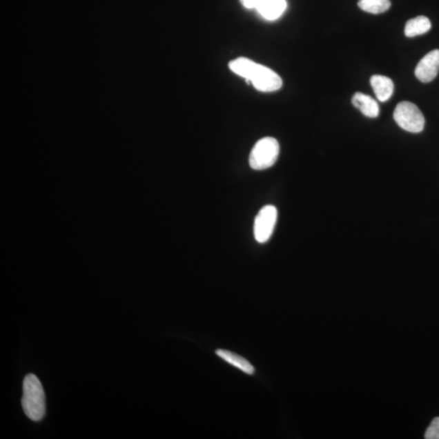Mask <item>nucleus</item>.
<instances>
[{"label":"nucleus","instance_id":"obj_1","mask_svg":"<svg viewBox=\"0 0 439 439\" xmlns=\"http://www.w3.org/2000/svg\"><path fill=\"white\" fill-rule=\"evenodd\" d=\"M231 70L240 75L263 92H273L282 88V80L275 72L251 59L240 57L228 64Z\"/></svg>","mask_w":439,"mask_h":439},{"label":"nucleus","instance_id":"obj_2","mask_svg":"<svg viewBox=\"0 0 439 439\" xmlns=\"http://www.w3.org/2000/svg\"><path fill=\"white\" fill-rule=\"evenodd\" d=\"M23 410L33 422H40L46 413L45 393L42 383L35 374H28L23 382Z\"/></svg>","mask_w":439,"mask_h":439},{"label":"nucleus","instance_id":"obj_3","mask_svg":"<svg viewBox=\"0 0 439 439\" xmlns=\"http://www.w3.org/2000/svg\"><path fill=\"white\" fill-rule=\"evenodd\" d=\"M280 146L277 139L266 137L257 142L251 150L249 164L255 170H264L273 166L277 161Z\"/></svg>","mask_w":439,"mask_h":439},{"label":"nucleus","instance_id":"obj_4","mask_svg":"<svg viewBox=\"0 0 439 439\" xmlns=\"http://www.w3.org/2000/svg\"><path fill=\"white\" fill-rule=\"evenodd\" d=\"M394 119L398 126L406 131L418 134L423 131L425 117L417 105L409 101H402L397 105L394 111Z\"/></svg>","mask_w":439,"mask_h":439},{"label":"nucleus","instance_id":"obj_5","mask_svg":"<svg viewBox=\"0 0 439 439\" xmlns=\"http://www.w3.org/2000/svg\"><path fill=\"white\" fill-rule=\"evenodd\" d=\"M277 220V210L273 205L264 206L255 218L254 236L260 244L266 242L273 235Z\"/></svg>","mask_w":439,"mask_h":439},{"label":"nucleus","instance_id":"obj_6","mask_svg":"<svg viewBox=\"0 0 439 439\" xmlns=\"http://www.w3.org/2000/svg\"><path fill=\"white\" fill-rule=\"evenodd\" d=\"M439 71V50H433L420 59L415 70V75L420 81L427 84L432 81Z\"/></svg>","mask_w":439,"mask_h":439},{"label":"nucleus","instance_id":"obj_7","mask_svg":"<svg viewBox=\"0 0 439 439\" xmlns=\"http://www.w3.org/2000/svg\"><path fill=\"white\" fill-rule=\"evenodd\" d=\"M351 102L355 108L359 109L364 116L370 118H376L378 117V104L371 96L358 92L352 97Z\"/></svg>","mask_w":439,"mask_h":439},{"label":"nucleus","instance_id":"obj_8","mask_svg":"<svg viewBox=\"0 0 439 439\" xmlns=\"http://www.w3.org/2000/svg\"><path fill=\"white\" fill-rule=\"evenodd\" d=\"M375 95L381 102H386L394 92V84L389 77L382 75H373L370 79Z\"/></svg>","mask_w":439,"mask_h":439},{"label":"nucleus","instance_id":"obj_9","mask_svg":"<svg viewBox=\"0 0 439 439\" xmlns=\"http://www.w3.org/2000/svg\"><path fill=\"white\" fill-rule=\"evenodd\" d=\"M286 7V0H264L255 10L265 19L274 21L284 13Z\"/></svg>","mask_w":439,"mask_h":439},{"label":"nucleus","instance_id":"obj_10","mask_svg":"<svg viewBox=\"0 0 439 439\" xmlns=\"http://www.w3.org/2000/svg\"><path fill=\"white\" fill-rule=\"evenodd\" d=\"M216 354L220 358L226 361L227 363L235 366V367L240 369L242 372H244L248 375H253L255 373V368L248 360L242 358L240 355L234 353V352L217 349Z\"/></svg>","mask_w":439,"mask_h":439},{"label":"nucleus","instance_id":"obj_11","mask_svg":"<svg viewBox=\"0 0 439 439\" xmlns=\"http://www.w3.org/2000/svg\"><path fill=\"white\" fill-rule=\"evenodd\" d=\"M431 29V22L425 16H419L406 23L404 34L409 38L427 33Z\"/></svg>","mask_w":439,"mask_h":439},{"label":"nucleus","instance_id":"obj_12","mask_svg":"<svg viewBox=\"0 0 439 439\" xmlns=\"http://www.w3.org/2000/svg\"><path fill=\"white\" fill-rule=\"evenodd\" d=\"M358 6L364 12L380 14L387 12L391 3L390 0H360Z\"/></svg>","mask_w":439,"mask_h":439},{"label":"nucleus","instance_id":"obj_13","mask_svg":"<svg viewBox=\"0 0 439 439\" xmlns=\"http://www.w3.org/2000/svg\"><path fill=\"white\" fill-rule=\"evenodd\" d=\"M425 438L439 439V418H436L432 420L431 425L425 433Z\"/></svg>","mask_w":439,"mask_h":439},{"label":"nucleus","instance_id":"obj_14","mask_svg":"<svg viewBox=\"0 0 439 439\" xmlns=\"http://www.w3.org/2000/svg\"><path fill=\"white\" fill-rule=\"evenodd\" d=\"M264 0H240L242 6L248 9H256Z\"/></svg>","mask_w":439,"mask_h":439}]
</instances>
